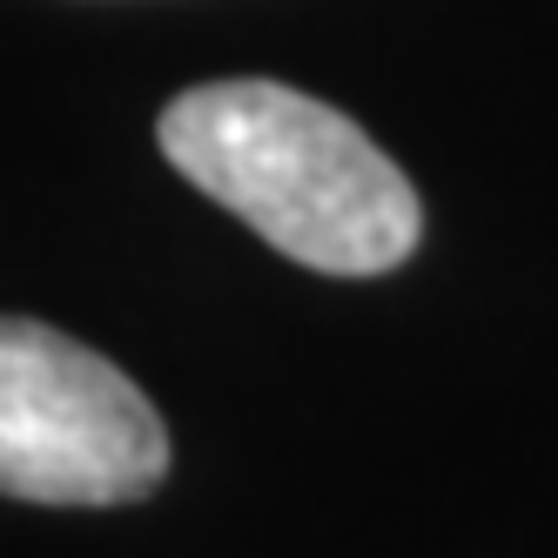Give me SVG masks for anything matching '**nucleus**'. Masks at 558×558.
<instances>
[{
	"label": "nucleus",
	"instance_id": "nucleus-1",
	"mask_svg": "<svg viewBox=\"0 0 558 558\" xmlns=\"http://www.w3.org/2000/svg\"><path fill=\"white\" fill-rule=\"evenodd\" d=\"M169 162L243 216L269 250L324 276H384L417 235L424 209L411 175L343 108L283 82H209L155 122Z\"/></svg>",
	"mask_w": 558,
	"mask_h": 558
},
{
	"label": "nucleus",
	"instance_id": "nucleus-2",
	"mask_svg": "<svg viewBox=\"0 0 558 558\" xmlns=\"http://www.w3.org/2000/svg\"><path fill=\"white\" fill-rule=\"evenodd\" d=\"M169 477V430L142 384L34 316H0V498L135 505Z\"/></svg>",
	"mask_w": 558,
	"mask_h": 558
}]
</instances>
